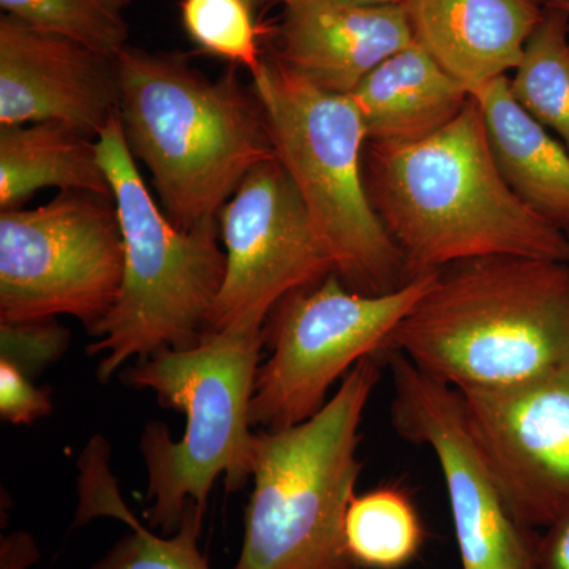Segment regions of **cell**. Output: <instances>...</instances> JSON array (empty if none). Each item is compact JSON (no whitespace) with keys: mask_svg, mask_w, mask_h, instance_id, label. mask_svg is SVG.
<instances>
[{"mask_svg":"<svg viewBox=\"0 0 569 569\" xmlns=\"http://www.w3.org/2000/svg\"><path fill=\"white\" fill-rule=\"evenodd\" d=\"M391 370V419L400 437L436 456L447 488L460 569H538L541 533L509 509L468 426L458 389L383 355Z\"/></svg>","mask_w":569,"mask_h":569,"instance_id":"10","label":"cell"},{"mask_svg":"<svg viewBox=\"0 0 569 569\" xmlns=\"http://www.w3.org/2000/svg\"><path fill=\"white\" fill-rule=\"evenodd\" d=\"M183 28L198 47L257 73L263 66L250 0H182Z\"/></svg>","mask_w":569,"mask_h":569,"instance_id":"23","label":"cell"},{"mask_svg":"<svg viewBox=\"0 0 569 569\" xmlns=\"http://www.w3.org/2000/svg\"><path fill=\"white\" fill-rule=\"evenodd\" d=\"M343 539L361 569H402L425 545L426 530L415 501L399 486H380L351 498Z\"/></svg>","mask_w":569,"mask_h":569,"instance_id":"19","label":"cell"},{"mask_svg":"<svg viewBox=\"0 0 569 569\" xmlns=\"http://www.w3.org/2000/svg\"><path fill=\"white\" fill-rule=\"evenodd\" d=\"M415 41L473 93L518 69L546 0H408Z\"/></svg>","mask_w":569,"mask_h":569,"instance_id":"15","label":"cell"},{"mask_svg":"<svg viewBox=\"0 0 569 569\" xmlns=\"http://www.w3.org/2000/svg\"><path fill=\"white\" fill-rule=\"evenodd\" d=\"M39 560V546L28 531H13L0 539V569H28Z\"/></svg>","mask_w":569,"mask_h":569,"instance_id":"27","label":"cell"},{"mask_svg":"<svg viewBox=\"0 0 569 569\" xmlns=\"http://www.w3.org/2000/svg\"><path fill=\"white\" fill-rule=\"evenodd\" d=\"M509 91L523 111L553 132L569 151V17L546 2Z\"/></svg>","mask_w":569,"mask_h":569,"instance_id":"20","label":"cell"},{"mask_svg":"<svg viewBox=\"0 0 569 569\" xmlns=\"http://www.w3.org/2000/svg\"><path fill=\"white\" fill-rule=\"evenodd\" d=\"M112 200L97 140L62 122L0 127V208L20 209L39 190Z\"/></svg>","mask_w":569,"mask_h":569,"instance_id":"18","label":"cell"},{"mask_svg":"<svg viewBox=\"0 0 569 569\" xmlns=\"http://www.w3.org/2000/svg\"><path fill=\"white\" fill-rule=\"evenodd\" d=\"M277 159L350 290L383 295L411 279L367 192L365 121L350 96L321 91L264 59L253 74Z\"/></svg>","mask_w":569,"mask_h":569,"instance_id":"7","label":"cell"},{"mask_svg":"<svg viewBox=\"0 0 569 569\" xmlns=\"http://www.w3.org/2000/svg\"><path fill=\"white\" fill-rule=\"evenodd\" d=\"M206 511L190 503L179 530L156 535L130 512L123 520L130 531L91 569H211L198 546Z\"/></svg>","mask_w":569,"mask_h":569,"instance_id":"22","label":"cell"},{"mask_svg":"<svg viewBox=\"0 0 569 569\" xmlns=\"http://www.w3.org/2000/svg\"><path fill=\"white\" fill-rule=\"evenodd\" d=\"M119 107L116 59L2 18L0 127L62 122L97 138Z\"/></svg>","mask_w":569,"mask_h":569,"instance_id":"13","label":"cell"},{"mask_svg":"<svg viewBox=\"0 0 569 569\" xmlns=\"http://www.w3.org/2000/svg\"><path fill=\"white\" fill-rule=\"evenodd\" d=\"M362 6H406L408 0H347Z\"/></svg>","mask_w":569,"mask_h":569,"instance_id":"28","label":"cell"},{"mask_svg":"<svg viewBox=\"0 0 569 569\" xmlns=\"http://www.w3.org/2000/svg\"><path fill=\"white\" fill-rule=\"evenodd\" d=\"M116 66L127 142L151 171L168 219L182 230L217 222L250 171L277 157L260 100L233 74L211 81L132 48Z\"/></svg>","mask_w":569,"mask_h":569,"instance_id":"3","label":"cell"},{"mask_svg":"<svg viewBox=\"0 0 569 569\" xmlns=\"http://www.w3.org/2000/svg\"><path fill=\"white\" fill-rule=\"evenodd\" d=\"M50 389L39 388L31 377L0 359V417L10 425H32L37 419L50 417Z\"/></svg>","mask_w":569,"mask_h":569,"instance_id":"25","label":"cell"},{"mask_svg":"<svg viewBox=\"0 0 569 569\" xmlns=\"http://www.w3.org/2000/svg\"><path fill=\"white\" fill-rule=\"evenodd\" d=\"M546 2L552 3V6L559 7V9L567 11L569 17V0H546Z\"/></svg>","mask_w":569,"mask_h":569,"instance_id":"29","label":"cell"},{"mask_svg":"<svg viewBox=\"0 0 569 569\" xmlns=\"http://www.w3.org/2000/svg\"><path fill=\"white\" fill-rule=\"evenodd\" d=\"M413 43L403 6L307 0L287 7L272 58L321 91L350 96L380 63Z\"/></svg>","mask_w":569,"mask_h":569,"instance_id":"14","label":"cell"},{"mask_svg":"<svg viewBox=\"0 0 569 569\" xmlns=\"http://www.w3.org/2000/svg\"><path fill=\"white\" fill-rule=\"evenodd\" d=\"M380 358L361 359L316 417L254 432L253 490L234 569H361L346 548L343 520L362 471L361 425Z\"/></svg>","mask_w":569,"mask_h":569,"instance_id":"5","label":"cell"},{"mask_svg":"<svg viewBox=\"0 0 569 569\" xmlns=\"http://www.w3.org/2000/svg\"><path fill=\"white\" fill-rule=\"evenodd\" d=\"M436 277L427 272L391 293L362 295L332 272L284 296L266 325L269 356L258 367L250 425L280 430L316 417L337 381L361 359L381 355Z\"/></svg>","mask_w":569,"mask_h":569,"instance_id":"8","label":"cell"},{"mask_svg":"<svg viewBox=\"0 0 569 569\" xmlns=\"http://www.w3.org/2000/svg\"><path fill=\"white\" fill-rule=\"evenodd\" d=\"M130 3L132 0H0L7 17L110 59L127 48Z\"/></svg>","mask_w":569,"mask_h":569,"instance_id":"21","label":"cell"},{"mask_svg":"<svg viewBox=\"0 0 569 569\" xmlns=\"http://www.w3.org/2000/svg\"><path fill=\"white\" fill-rule=\"evenodd\" d=\"M538 569H569V518L541 533Z\"/></svg>","mask_w":569,"mask_h":569,"instance_id":"26","label":"cell"},{"mask_svg":"<svg viewBox=\"0 0 569 569\" xmlns=\"http://www.w3.org/2000/svg\"><path fill=\"white\" fill-rule=\"evenodd\" d=\"M263 347L266 321L246 318L206 331L197 346L157 351L123 372L126 383L149 389L187 419L179 441L171 440L163 422H149L142 430L152 529L176 533L190 503L206 511L220 477L228 492L252 479L250 403Z\"/></svg>","mask_w":569,"mask_h":569,"instance_id":"4","label":"cell"},{"mask_svg":"<svg viewBox=\"0 0 569 569\" xmlns=\"http://www.w3.org/2000/svg\"><path fill=\"white\" fill-rule=\"evenodd\" d=\"M277 2H282L284 7H291L296 3L307 2V0H277Z\"/></svg>","mask_w":569,"mask_h":569,"instance_id":"30","label":"cell"},{"mask_svg":"<svg viewBox=\"0 0 569 569\" xmlns=\"http://www.w3.org/2000/svg\"><path fill=\"white\" fill-rule=\"evenodd\" d=\"M498 170L523 204L569 238V151L523 111L501 77L471 93Z\"/></svg>","mask_w":569,"mask_h":569,"instance_id":"17","label":"cell"},{"mask_svg":"<svg viewBox=\"0 0 569 569\" xmlns=\"http://www.w3.org/2000/svg\"><path fill=\"white\" fill-rule=\"evenodd\" d=\"M389 351L458 391L546 376L569 361V263L490 254L445 266Z\"/></svg>","mask_w":569,"mask_h":569,"instance_id":"2","label":"cell"},{"mask_svg":"<svg viewBox=\"0 0 569 569\" xmlns=\"http://www.w3.org/2000/svg\"><path fill=\"white\" fill-rule=\"evenodd\" d=\"M459 395L512 515L535 530L569 518V361L527 383Z\"/></svg>","mask_w":569,"mask_h":569,"instance_id":"12","label":"cell"},{"mask_svg":"<svg viewBox=\"0 0 569 569\" xmlns=\"http://www.w3.org/2000/svg\"><path fill=\"white\" fill-rule=\"evenodd\" d=\"M350 97L367 142L408 144L455 121L471 93L415 41L367 74Z\"/></svg>","mask_w":569,"mask_h":569,"instance_id":"16","label":"cell"},{"mask_svg":"<svg viewBox=\"0 0 569 569\" xmlns=\"http://www.w3.org/2000/svg\"><path fill=\"white\" fill-rule=\"evenodd\" d=\"M70 346V332L56 321H0V359H7L28 377L58 361Z\"/></svg>","mask_w":569,"mask_h":569,"instance_id":"24","label":"cell"},{"mask_svg":"<svg viewBox=\"0 0 569 569\" xmlns=\"http://www.w3.org/2000/svg\"><path fill=\"white\" fill-rule=\"evenodd\" d=\"M367 192L410 277L490 257L569 263V238L531 211L498 170L475 97L432 137L367 142Z\"/></svg>","mask_w":569,"mask_h":569,"instance_id":"1","label":"cell"},{"mask_svg":"<svg viewBox=\"0 0 569 569\" xmlns=\"http://www.w3.org/2000/svg\"><path fill=\"white\" fill-rule=\"evenodd\" d=\"M112 200L62 192L0 213V321L77 318L89 331L122 284L123 239Z\"/></svg>","mask_w":569,"mask_h":569,"instance_id":"9","label":"cell"},{"mask_svg":"<svg viewBox=\"0 0 569 569\" xmlns=\"http://www.w3.org/2000/svg\"><path fill=\"white\" fill-rule=\"evenodd\" d=\"M227 271L208 331L268 321L280 301L323 280L335 261L280 160L258 164L219 213Z\"/></svg>","mask_w":569,"mask_h":569,"instance_id":"11","label":"cell"},{"mask_svg":"<svg viewBox=\"0 0 569 569\" xmlns=\"http://www.w3.org/2000/svg\"><path fill=\"white\" fill-rule=\"evenodd\" d=\"M111 183L123 239L122 284L110 312L89 335L99 356V380L108 381L132 359L197 346L222 288L227 253L220 228L209 222L182 230L160 211L142 181L121 119L97 137Z\"/></svg>","mask_w":569,"mask_h":569,"instance_id":"6","label":"cell"}]
</instances>
